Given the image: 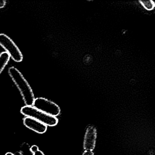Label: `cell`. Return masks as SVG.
I'll list each match as a JSON object with an SVG mask.
<instances>
[{"label":"cell","mask_w":155,"mask_h":155,"mask_svg":"<svg viewBox=\"0 0 155 155\" xmlns=\"http://www.w3.org/2000/svg\"><path fill=\"white\" fill-rule=\"evenodd\" d=\"M97 138L96 129L94 126H89L87 128L84 142L85 151H93L95 147Z\"/></svg>","instance_id":"5"},{"label":"cell","mask_w":155,"mask_h":155,"mask_svg":"<svg viewBox=\"0 0 155 155\" xmlns=\"http://www.w3.org/2000/svg\"><path fill=\"white\" fill-rule=\"evenodd\" d=\"M0 45L15 62H20L23 61V56L19 47L12 39L5 34H0Z\"/></svg>","instance_id":"3"},{"label":"cell","mask_w":155,"mask_h":155,"mask_svg":"<svg viewBox=\"0 0 155 155\" xmlns=\"http://www.w3.org/2000/svg\"><path fill=\"white\" fill-rule=\"evenodd\" d=\"M23 123L27 128L38 133H44L47 131V126L31 117H26L24 118Z\"/></svg>","instance_id":"6"},{"label":"cell","mask_w":155,"mask_h":155,"mask_svg":"<svg viewBox=\"0 0 155 155\" xmlns=\"http://www.w3.org/2000/svg\"><path fill=\"white\" fill-rule=\"evenodd\" d=\"M82 155H94V153L91 151H85Z\"/></svg>","instance_id":"12"},{"label":"cell","mask_w":155,"mask_h":155,"mask_svg":"<svg viewBox=\"0 0 155 155\" xmlns=\"http://www.w3.org/2000/svg\"><path fill=\"white\" fill-rule=\"evenodd\" d=\"M140 2L143 5V7L147 11H151L154 8L153 1H151V0L141 1H140Z\"/></svg>","instance_id":"9"},{"label":"cell","mask_w":155,"mask_h":155,"mask_svg":"<svg viewBox=\"0 0 155 155\" xmlns=\"http://www.w3.org/2000/svg\"><path fill=\"white\" fill-rule=\"evenodd\" d=\"M21 155H33L30 146L27 143H23L21 146Z\"/></svg>","instance_id":"8"},{"label":"cell","mask_w":155,"mask_h":155,"mask_svg":"<svg viewBox=\"0 0 155 155\" xmlns=\"http://www.w3.org/2000/svg\"><path fill=\"white\" fill-rule=\"evenodd\" d=\"M153 2L154 5V8H155V1H153Z\"/></svg>","instance_id":"15"},{"label":"cell","mask_w":155,"mask_h":155,"mask_svg":"<svg viewBox=\"0 0 155 155\" xmlns=\"http://www.w3.org/2000/svg\"><path fill=\"white\" fill-rule=\"evenodd\" d=\"M38 150H39V148H38V147L37 146L33 145L31 147V150L33 153H35V152L38 151Z\"/></svg>","instance_id":"10"},{"label":"cell","mask_w":155,"mask_h":155,"mask_svg":"<svg viewBox=\"0 0 155 155\" xmlns=\"http://www.w3.org/2000/svg\"><path fill=\"white\" fill-rule=\"evenodd\" d=\"M33 106L45 113L54 117L59 115L61 113V108L59 106L43 97L35 98Z\"/></svg>","instance_id":"4"},{"label":"cell","mask_w":155,"mask_h":155,"mask_svg":"<svg viewBox=\"0 0 155 155\" xmlns=\"http://www.w3.org/2000/svg\"><path fill=\"white\" fill-rule=\"evenodd\" d=\"M21 113L26 117L34 118L47 126H55L58 123V119L56 117L47 114L33 106H24L21 108Z\"/></svg>","instance_id":"2"},{"label":"cell","mask_w":155,"mask_h":155,"mask_svg":"<svg viewBox=\"0 0 155 155\" xmlns=\"http://www.w3.org/2000/svg\"><path fill=\"white\" fill-rule=\"evenodd\" d=\"M33 155H45L44 154L42 151H40V150H38V151L35 152V153H34Z\"/></svg>","instance_id":"13"},{"label":"cell","mask_w":155,"mask_h":155,"mask_svg":"<svg viewBox=\"0 0 155 155\" xmlns=\"http://www.w3.org/2000/svg\"><path fill=\"white\" fill-rule=\"evenodd\" d=\"M6 2L5 0H0V9L4 8L6 5Z\"/></svg>","instance_id":"11"},{"label":"cell","mask_w":155,"mask_h":155,"mask_svg":"<svg viewBox=\"0 0 155 155\" xmlns=\"http://www.w3.org/2000/svg\"><path fill=\"white\" fill-rule=\"evenodd\" d=\"M10 58L9 54L6 52H2L0 54V74L9 62Z\"/></svg>","instance_id":"7"},{"label":"cell","mask_w":155,"mask_h":155,"mask_svg":"<svg viewBox=\"0 0 155 155\" xmlns=\"http://www.w3.org/2000/svg\"><path fill=\"white\" fill-rule=\"evenodd\" d=\"M8 74L19 90L26 106H31L35 98L31 86L21 73L15 67L8 69Z\"/></svg>","instance_id":"1"},{"label":"cell","mask_w":155,"mask_h":155,"mask_svg":"<svg viewBox=\"0 0 155 155\" xmlns=\"http://www.w3.org/2000/svg\"><path fill=\"white\" fill-rule=\"evenodd\" d=\"M5 155H15L14 154L12 153H10V152H8V153H6L5 154Z\"/></svg>","instance_id":"14"}]
</instances>
